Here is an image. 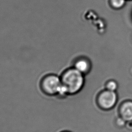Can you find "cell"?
<instances>
[{"label": "cell", "instance_id": "obj_1", "mask_svg": "<svg viewBox=\"0 0 132 132\" xmlns=\"http://www.w3.org/2000/svg\"><path fill=\"white\" fill-rule=\"evenodd\" d=\"M60 77L62 86L67 95L78 93L84 85V75L74 67L65 69Z\"/></svg>", "mask_w": 132, "mask_h": 132}, {"label": "cell", "instance_id": "obj_2", "mask_svg": "<svg viewBox=\"0 0 132 132\" xmlns=\"http://www.w3.org/2000/svg\"><path fill=\"white\" fill-rule=\"evenodd\" d=\"M42 92L47 96L64 97L67 94L62 86L60 77L54 74H48L43 76L40 82Z\"/></svg>", "mask_w": 132, "mask_h": 132}, {"label": "cell", "instance_id": "obj_3", "mask_svg": "<svg viewBox=\"0 0 132 132\" xmlns=\"http://www.w3.org/2000/svg\"><path fill=\"white\" fill-rule=\"evenodd\" d=\"M118 96L115 91L105 90L98 96L97 104L98 107L103 110L112 109L116 105Z\"/></svg>", "mask_w": 132, "mask_h": 132}, {"label": "cell", "instance_id": "obj_4", "mask_svg": "<svg viewBox=\"0 0 132 132\" xmlns=\"http://www.w3.org/2000/svg\"><path fill=\"white\" fill-rule=\"evenodd\" d=\"M118 116L127 123L132 122V101L123 102L118 109Z\"/></svg>", "mask_w": 132, "mask_h": 132}, {"label": "cell", "instance_id": "obj_5", "mask_svg": "<svg viewBox=\"0 0 132 132\" xmlns=\"http://www.w3.org/2000/svg\"><path fill=\"white\" fill-rule=\"evenodd\" d=\"M73 67L84 75L89 72L90 69V63L86 58L79 57L74 60Z\"/></svg>", "mask_w": 132, "mask_h": 132}, {"label": "cell", "instance_id": "obj_6", "mask_svg": "<svg viewBox=\"0 0 132 132\" xmlns=\"http://www.w3.org/2000/svg\"><path fill=\"white\" fill-rule=\"evenodd\" d=\"M127 122L125 121L123 119L118 116L116 118L114 121V124L116 127L119 128H123L126 126Z\"/></svg>", "mask_w": 132, "mask_h": 132}, {"label": "cell", "instance_id": "obj_7", "mask_svg": "<svg viewBox=\"0 0 132 132\" xmlns=\"http://www.w3.org/2000/svg\"><path fill=\"white\" fill-rule=\"evenodd\" d=\"M112 6L116 9H119L123 7L126 2V0H111Z\"/></svg>", "mask_w": 132, "mask_h": 132}, {"label": "cell", "instance_id": "obj_8", "mask_svg": "<svg viewBox=\"0 0 132 132\" xmlns=\"http://www.w3.org/2000/svg\"><path fill=\"white\" fill-rule=\"evenodd\" d=\"M106 88L107 89V90L115 91L118 88V84L115 81L111 80L107 82L106 85Z\"/></svg>", "mask_w": 132, "mask_h": 132}, {"label": "cell", "instance_id": "obj_9", "mask_svg": "<svg viewBox=\"0 0 132 132\" xmlns=\"http://www.w3.org/2000/svg\"><path fill=\"white\" fill-rule=\"evenodd\" d=\"M60 132H71V131H69V130H62V131H61Z\"/></svg>", "mask_w": 132, "mask_h": 132}]
</instances>
